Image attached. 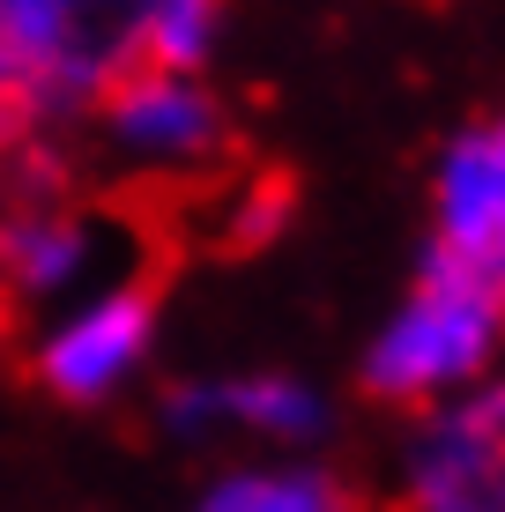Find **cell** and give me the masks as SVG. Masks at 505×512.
I'll use <instances>...</instances> for the list:
<instances>
[{
    "label": "cell",
    "instance_id": "7a4b0ae2",
    "mask_svg": "<svg viewBox=\"0 0 505 512\" xmlns=\"http://www.w3.org/2000/svg\"><path fill=\"white\" fill-rule=\"evenodd\" d=\"M505 357V312L491 290H476L461 268L424 253L416 282L402 290V305L379 320V334L364 342V394L387 409H439V401L468 394L498 372Z\"/></svg>",
    "mask_w": 505,
    "mask_h": 512
},
{
    "label": "cell",
    "instance_id": "3957f363",
    "mask_svg": "<svg viewBox=\"0 0 505 512\" xmlns=\"http://www.w3.org/2000/svg\"><path fill=\"white\" fill-rule=\"evenodd\" d=\"M394 498L402 512H505V372L409 423Z\"/></svg>",
    "mask_w": 505,
    "mask_h": 512
},
{
    "label": "cell",
    "instance_id": "5b68a950",
    "mask_svg": "<svg viewBox=\"0 0 505 512\" xmlns=\"http://www.w3.org/2000/svg\"><path fill=\"white\" fill-rule=\"evenodd\" d=\"M38 379L45 394L75 401V409H97V401L127 394L134 379L149 372L156 357V290L149 282H97L75 305H60L38 327Z\"/></svg>",
    "mask_w": 505,
    "mask_h": 512
},
{
    "label": "cell",
    "instance_id": "52a82bcc",
    "mask_svg": "<svg viewBox=\"0 0 505 512\" xmlns=\"http://www.w3.org/2000/svg\"><path fill=\"white\" fill-rule=\"evenodd\" d=\"M164 431L179 438H260V446H312L327 438V394L290 372H223L186 379L164 401Z\"/></svg>",
    "mask_w": 505,
    "mask_h": 512
},
{
    "label": "cell",
    "instance_id": "8992f818",
    "mask_svg": "<svg viewBox=\"0 0 505 512\" xmlns=\"http://www.w3.org/2000/svg\"><path fill=\"white\" fill-rule=\"evenodd\" d=\"M431 260L461 268L505 312V112L468 119L431 164Z\"/></svg>",
    "mask_w": 505,
    "mask_h": 512
},
{
    "label": "cell",
    "instance_id": "6da1fadb",
    "mask_svg": "<svg viewBox=\"0 0 505 512\" xmlns=\"http://www.w3.org/2000/svg\"><path fill=\"white\" fill-rule=\"evenodd\" d=\"M134 67V8L90 0H0V149L97 112Z\"/></svg>",
    "mask_w": 505,
    "mask_h": 512
},
{
    "label": "cell",
    "instance_id": "30bf717a",
    "mask_svg": "<svg viewBox=\"0 0 505 512\" xmlns=\"http://www.w3.org/2000/svg\"><path fill=\"white\" fill-rule=\"evenodd\" d=\"M216 30H223V15L208 8V0H142V8H134V67L208 75Z\"/></svg>",
    "mask_w": 505,
    "mask_h": 512
},
{
    "label": "cell",
    "instance_id": "277c9868",
    "mask_svg": "<svg viewBox=\"0 0 505 512\" xmlns=\"http://www.w3.org/2000/svg\"><path fill=\"white\" fill-rule=\"evenodd\" d=\"M97 134L127 171L149 179H186V171L223 164L231 149V112L208 90V75H164V67H127L97 97Z\"/></svg>",
    "mask_w": 505,
    "mask_h": 512
},
{
    "label": "cell",
    "instance_id": "ba28073f",
    "mask_svg": "<svg viewBox=\"0 0 505 512\" xmlns=\"http://www.w3.org/2000/svg\"><path fill=\"white\" fill-rule=\"evenodd\" d=\"M104 223L82 216L67 201H23L0 216V290L15 305H75L82 290H97L104 275Z\"/></svg>",
    "mask_w": 505,
    "mask_h": 512
},
{
    "label": "cell",
    "instance_id": "9c48e42d",
    "mask_svg": "<svg viewBox=\"0 0 505 512\" xmlns=\"http://www.w3.org/2000/svg\"><path fill=\"white\" fill-rule=\"evenodd\" d=\"M194 512H357V498L320 461H246L223 468L194 498Z\"/></svg>",
    "mask_w": 505,
    "mask_h": 512
}]
</instances>
